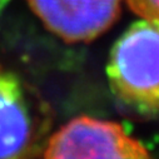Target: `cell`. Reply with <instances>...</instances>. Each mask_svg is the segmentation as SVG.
I'll return each instance as SVG.
<instances>
[{
	"instance_id": "6da1fadb",
	"label": "cell",
	"mask_w": 159,
	"mask_h": 159,
	"mask_svg": "<svg viewBox=\"0 0 159 159\" xmlns=\"http://www.w3.org/2000/svg\"><path fill=\"white\" fill-rule=\"evenodd\" d=\"M107 75L114 97L144 115H159V20L132 24L113 45Z\"/></svg>"
},
{
	"instance_id": "277c9868",
	"label": "cell",
	"mask_w": 159,
	"mask_h": 159,
	"mask_svg": "<svg viewBox=\"0 0 159 159\" xmlns=\"http://www.w3.org/2000/svg\"><path fill=\"white\" fill-rule=\"evenodd\" d=\"M34 14L68 43H85L118 19L122 0H26Z\"/></svg>"
},
{
	"instance_id": "5b68a950",
	"label": "cell",
	"mask_w": 159,
	"mask_h": 159,
	"mask_svg": "<svg viewBox=\"0 0 159 159\" xmlns=\"http://www.w3.org/2000/svg\"><path fill=\"white\" fill-rule=\"evenodd\" d=\"M128 7L138 16L159 20V0H125Z\"/></svg>"
},
{
	"instance_id": "3957f363",
	"label": "cell",
	"mask_w": 159,
	"mask_h": 159,
	"mask_svg": "<svg viewBox=\"0 0 159 159\" xmlns=\"http://www.w3.org/2000/svg\"><path fill=\"white\" fill-rule=\"evenodd\" d=\"M44 158H148L147 148L132 138L118 123L82 115L71 119L45 145Z\"/></svg>"
},
{
	"instance_id": "7a4b0ae2",
	"label": "cell",
	"mask_w": 159,
	"mask_h": 159,
	"mask_svg": "<svg viewBox=\"0 0 159 159\" xmlns=\"http://www.w3.org/2000/svg\"><path fill=\"white\" fill-rule=\"evenodd\" d=\"M50 125L47 102L13 74L0 73V159L43 155Z\"/></svg>"
}]
</instances>
